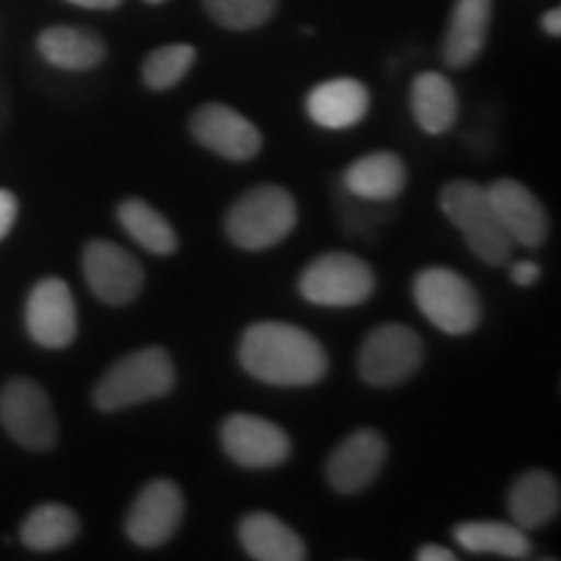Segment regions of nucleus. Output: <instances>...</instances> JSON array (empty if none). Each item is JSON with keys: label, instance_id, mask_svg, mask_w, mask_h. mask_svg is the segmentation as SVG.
I'll list each match as a JSON object with an SVG mask.
<instances>
[{"label": "nucleus", "instance_id": "nucleus-1", "mask_svg": "<svg viewBox=\"0 0 561 561\" xmlns=\"http://www.w3.org/2000/svg\"><path fill=\"white\" fill-rule=\"evenodd\" d=\"M237 356L250 377L273 388H310L328 375L322 343L284 320H257L244 328Z\"/></svg>", "mask_w": 561, "mask_h": 561}, {"label": "nucleus", "instance_id": "nucleus-2", "mask_svg": "<svg viewBox=\"0 0 561 561\" xmlns=\"http://www.w3.org/2000/svg\"><path fill=\"white\" fill-rule=\"evenodd\" d=\"M178 382V371L164 346H144L117 359L100 377L91 403L102 413H117L133 405L167 398Z\"/></svg>", "mask_w": 561, "mask_h": 561}, {"label": "nucleus", "instance_id": "nucleus-3", "mask_svg": "<svg viewBox=\"0 0 561 561\" xmlns=\"http://www.w3.org/2000/svg\"><path fill=\"white\" fill-rule=\"evenodd\" d=\"M299 208L280 185H257L231 203L224 231L234 248L263 252L276 248L297 229Z\"/></svg>", "mask_w": 561, "mask_h": 561}, {"label": "nucleus", "instance_id": "nucleus-4", "mask_svg": "<svg viewBox=\"0 0 561 561\" xmlns=\"http://www.w3.org/2000/svg\"><path fill=\"white\" fill-rule=\"evenodd\" d=\"M439 208L455 229L466 237V244L486 265L510 263L515 242L502 227L491 206L486 187L471 180H450L439 191Z\"/></svg>", "mask_w": 561, "mask_h": 561}, {"label": "nucleus", "instance_id": "nucleus-5", "mask_svg": "<svg viewBox=\"0 0 561 561\" xmlns=\"http://www.w3.org/2000/svg\"><path fill=\"white\" fill-rule=\"evenodd\" d=\"M419 312L447 335H468L481 325L483 305L479 291L460 273L432 265L416 273L411 284Z\"/></svg>", "mask_w": 561, "mask_h": 561}, {"label": "nucleus", "instance_id": "nucleus-6", "mask_svg": "<svg viewBox=\"0 0 561 561\" xmlns=\"http://www.w3.org/2000/svg\"><path fill=\"white\" fill-rule=\"evenodd\" d=\"M424 364V341L403 322H382L364 339L356 371L369 388H398Z\"/></svg>", "mask_w": 561, "mask_h": 561}, {"label": "nucleus", "instance_id": "nucleus-7", "mask_svg": "<svg viewBox=\"0 0 561 561\" xmlns=\"http://www.w3.org/2000/svg\"><path fill=\"white\" fill-rule=\"evenodd\" d=\"M297 289L318 307H359L377 289L375 271L351 252H325L299 273Z\"/></svg>", "mask_w": 561, "mask_h": 561}, {"label": "nucleus", "instance_id": "nucleus-8", "mask_svg": "<svg viewBox=\"0 0 561 561\" xmlns=\"http://www.w3.org/2000/svg\"><path fill=\"white\" fill-rule=\"evenodd\" d=\"M0 424L13 442L34 453L58 445V419L45 388L30 377H13L0 390Z\"/></svg>", "mask_w": 561, "mask_h": 561}, {"label": "nucleus", "instance_id": "nucleus-9", "mask_svg": "<svg viewBox=\"0 0 561 561\" xmlns=\"http://www.w3.org/2000/svg\"><path fill=\"white\" fill-rule=\"evenodd\" d=\"M81 268L91 294L110 307L130 305L144 291V265L117 242L91 240L83 248Z\"/></svg>", "mask_w": 561, "mask_h": 561}, {"label": "nucleus", "instance_id": "nucleus-10", "mask_svg": "<svg viewBox=\"0 0 561 561\" xmlns=\"http://www.w3.org/2000/svg\"><path fill=\"white\" fill-rule=\"evenodd\" d=\"M219 437L229 460L250 471H268L291 458L289 434L255 413H231L224 419Z\"/></svg>", "mask_w": 561, "mask_h": 561}, {"label": "nucleus", "instance_id": "nucleus-11", "mask_svg": "<svg viewBox=\"0 0 561 561\" xmlns=\"http://www.w3.org/2000/svg\"><path fill=\"white\" fill-rule=\"evenodd\" d=\"M182 517H185L182 489L170 479H153L133 500L125 517V533L140 549H159L172 541Z\"/></svg>", "mask_w": 561, "mask_h": 561}, {"label": "nucleus", "instance_id": "nucleus-12", "mask_svg": "<svg viewBox=\"0 0 561 561\" xmlns=\"http://www.w3.org/2000/svg\"><path fill=\"white\" fill-rule=\"evenodd\" d=\"M26 333L42 348H66L79 333L73 291L66 280L47 276L32 286L26 297Z\"/></svg>", "mask_w": 561, "mask_h": 561}, {"label": "nucleus", "instance_id": "nucleus-13", "mask_svg": "<svg viewBox=\"0 0 561 561\" xmlns=\"http://www.w3.org/2000/svg\"><path fill=\"white\" fill-rule=\"evenodd\" d=\"M388 462V439L371 426L343 437L325 462V479L335 494H362L377 481Z\"/></svg>", "mask_w": 561, "mask_h": 561}, {"label": "nucleus", "instance_id": "nucleus-14", "mask_svg": "<svg viewBox=\"0 0 561 561\" xmlns=\"http://www.w3.org/2000/svg\"><path fill=\"white\" fill-rule=\"evenodd\" d=\"M191 136L203 149L227 161H250L263 149V133L242 112L208 102L193 112Z\"/></svg>", "mask_w": 561, "mask_h": 561}, {"label": "nucleus", "instance_id": "nucleus-15", "mask_svg": "<svg viewBox=\"0 0 561 561\" xmlns=\"http://www.w3.org/2000/svg\"><path fill=\"white\" fill-rule=\"evenodd\" d=\"M486 193L512 242L536 250L549 240V214L530 187L512 178H502L491 182Z\"/></svg>", "mask_w": 561, "mask_h": 561}, {"label": "nucleus", "instance_id": "nucleus-16", "mask_svg": "<svg viewBox=\"0 0 561 561\" xmlns=\"http://www.w3.org/2000/svg\"><path fill=\"white\" fill-rule=\"evenodd\" d=\"M343 191L371 203H392L409 185V167L396 151H371L351 161L343 172Z\"/></svg>", "mask_w": 561, "mask_h": 561}, {"label": "nucleus", "instance_id": "nucleus-17", "mask_svg": "<svg viewBox=\"0 0 561 561\" xmlns=\"http://www.w3.org/2000/svg\"><path fill=\"white\" fill-rule=\"evenodd\" d=\"M561 489L557 476L530 468L512 481L507 491L510 520L523 530H541L559 517Z\"/></svg>", "mask_w": 561, "mask_h": 561}, {"label": "nucleus", "instance_id": "nucleus-18", "mask_svg": "<svg viewBox=\"0 0 561 561\" xmlns=\"http://www.w3.org/2000/svg\"><path fill=\"white\" fill-rule=\"evenodd\" d=\"M307 115L328 130H346L359 125L369 112V89L356 79H333L318 83L307 94Z\"/></svg>", "mask_w": 561, "mask_h": 561}, {"label": "nucleus", "instance_id": "nucleus-19", "mask_svg": "<svg viewBox=\"0 0 561 561\" xmlns=\"http://www.w3.org/2000/svg\"><path fill=\"white\" fill-rule=\"evenodd\" d=\"M244 553L255 561H305L307 546L291 525L271 512H248L237 525Z\"/></svg>", "mask_w": 561, "mask_h": 561}, {"label": "nucleus", "instance_id": "nucleus-20", "mask_svg": "<svg viewBox=\"0 0 561 561\" xmlns=\"http://www.w3.org/2000/svg\"><path fill=\"white\" fill-rule=\"evenodd\" d=\"M494 0H455L450 24L442 39V60L450 68H468L486 47Z\"/></svg>", "mask_w": 561, "mask_h": 561}, {"label": "nucleus", "instance_id": "nucleus-21", "mask_svg": "<svg viewBox=\"0 0 561 561\" xmlns=\"http://www.w3.org/2000/svg\"><path fill=\"white\" fill-rule=\"evenodd\" d=\"M37 50L50 66L62 70H91L107 58V45L100 34L79 26H47L39 34Z\"/></svg>", "mask_w": 561, "mask_h": 561}, {"label": "nucleus", "instance_id": "nucleus-22", "mask_svg": "<svg viewBox=\"0 0 561 561\" xmlns=\"http://www.w3.org/2000/svg\"><path fill=\"white\" fill-rule=\"evenodd\" d=\"M411 110L419 128L430 136H442L458 121L460 102L455 87L437 70L419 73L411 83Z\"/></svg>", "mask_w": 561, "mask_h": 561}, {"label": "nucleus", "instance_id": "nucleus-23", "mask_svg": "<svg viewBox=\"0 0 561 561\" xmlns=\"http://www.w3.org/2000/svg\"><path fill=\"white\" fill-rule=\"evenodd\" d=\"M455 543L468 553H491L504 559H528L533 543L528 530L517 528L515 523L500 520H468L455 525Z\"/></svg>", "mask_w": 561, "mask_h": 561}, {"label": "nucleus", "instance_id": "nucleus-24", "mask_svg": "<svg viewBox=\"0 0 561 561\" xmlns=\"http://www.w3.org/2000/svg\"><path fill=\"white\" fill-rule=\"evenodd\" d=\"M117 221L133 242L159 257H170L180 250V237L167 216L144 198H125L117 206Z\"/></svg>", "mask_w": 561, "mask_h": 561}, {"label": "nucleus", "instance_id": "nucleus-25", "mask_svg": "<svg viewBox=\"0 0 561 561\" xmlns=\"http://www.w3.org/2000/svg\"><path fill=\"white\" fill-rule=\"evenodd\" d=\"M81 520L66 504H39L21 523V543L32 551H60L79 538Z\"/></svg>", "mask_w": 561, "mask_h": 561}, {"label": "nucleus", "instance_id": "nucleus-26", "mask_svg": "<svg viewBox=\"0 0 561 561\" xmlns=\"http://www.w3.org/2000/svg\"><path fill=\"white\" fill-rule=\"evenodd\" d=\"M195 60H198V53H195L193 45H185V42L164 45L146 55L140 76H144V83L151 91H167L178 87V83L191 73Z\"/></svg>", "mask_w": 561, "mask_h": 561}, {"label": "nucleus", "instance_id": "nucleus-27", "mask_svg": "<svg viewBox=\"0 0 561 561\" xmlns=\"http://www.w3.org/2000/svg\"><path fill=\"white\" fill-rule=\"evenodd\" d=\"M203 9L224 30L250 32L276 13L278 0H203Z\"/></svg>", "mask_w": 561, "mask_h": 561}, {"label": "nucleus", "instance_id": "nucleus-28", "mask_svg": "<svg viewBox=\"0 0 561 561\" xmlns=\"http://www.w3.org/2000/svg\"><path fill=\"white\" fill-rule=\"evenodd\" d=\"M16 216H19L16 195L0 187V240H5V237L11 234L13 224H16Z\"/></svg>", "mask_w": 561, "mask_h": 561}, {"label": "nucleus", "instance_id": "nucleus-29", "mask_svg": "<svg viewBox=\"0 0 561 561\" xmlns=\"http://www.w3.org/2000/svg\"><path fill=\"white\" fill-rule=\"evenodd\" d=\"M512 280H515L517 286H523V289H528V286H536L538 278H541V265L533 263V261H517L512 263Z\"/></svg>", "mask_w": 561, "mask_h": 561}, {"label": "nucleus", "instance_id": "nucleus-30", "mask_svg": "<svg viewBox=\"0 0 561 561\" xmlns=\"http://www.w3.org/2000/svg\"><path fill=\"white\" fill-rule=\"evenodd\" d=\"M416 559L419 561H455V553L447 551L445 546L426 543V546H421V549L416 551Z\"/></svg>", "mask_w": 561, "mask_h": 561}, {"label": "nucleus", "instance_id": "nucleus-31", "mask_svg": "<svg viewBox=\"0 0 561 561\" xmlns=\"http://www.w3.org/2000/svg\"><path fill=\"white\" fill-rule=\"evenodd\" d=\"M68 3L81 5V9H91V11H112L117 5H123V0H68Z\"/></svg>", "mask_w": 561, "mask_h": 561}, {"label": "nucleus", "instance_id": "nucleus-32", "mask_svg": "<svg viewBox=\"0 0 561 561\" xmlns=\"http://www.w3.org/2000/svg\"><path fill=\"white\" fill-rule=\"evenodd\" d=\"M543 32L551 34V37H559L561 34V9H551L543 13Z\"/></svg>", "mask_w": 561, "mask_h": 561}, {"label": "nucleus", "instance_id": "nucleus-33", "mask_svg": "<svg viewBox=\"0 0 561 561\" xmlns=\"http://www.w3.org/2000/svg\"><path fill=\"white\" fill-rule=\"evenodd\" d=\"M146 3H151V5H159V3H164V0H146Z\"/></svg>", "mask_w": 561, "mask_h": 561}]
</instances>
